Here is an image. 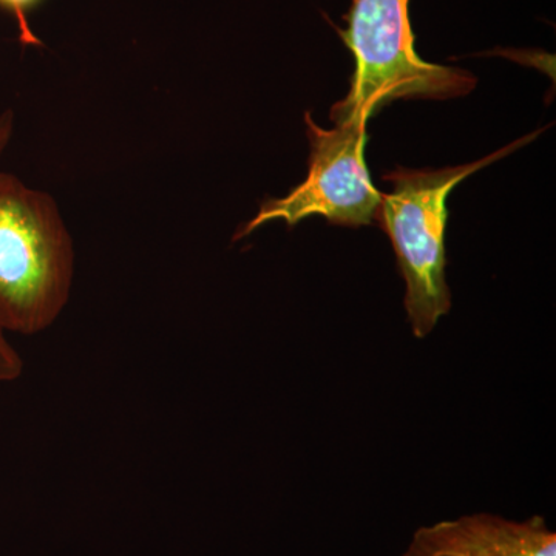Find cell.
Masks as SVG:
<instances>
[{"label":"cell","instance_id":"obj_1","mask_svg":"<svg viewBox=\"0 0 556 556\" xmlns=\"http://www.w3.org/2000/svg\"><path fill=\"white\" fill-rule=\"evenodd\" d=\"M75 278V248L56 201L0 172V327L36 336L56 324Z\"/></svg>","mask_w":556,"mask_h":556},{"label":"cell","instance_id":"obj_2","mask_svg":"<svg viewBox=\"0 0 556 556\" xmlns=\"http://www.w3.org/2000/svg\"><path fill=\"white\" fill-rule=\"evenodd\" d=\"M543 130L475 163L437 170L396 169L383 175L393 190L382 193L375 222L386 230L396 251L399 269L407 283L405 309L416 338H427L439 318L452 308V294L445 280L444 241L450 193L475 172L529 144Z\"/></svg>","mask_w":556,"mask_h":556},{"label":"cell","instance_id":"obj_3","mask_svg":"<svg viewBox=\"0 0 556 556\" xmlns=\"http://www.w3.org/2000/svg\"><path fill=\"white\" fill-rule=\"evenodd\" d=\"M409 0H353L339 36L354 58L345 100L331 119L367 123L397 100H450L466 97L478 79L466 70L431 64L416 53Z\"/></svg>","mask_w":556,"mask_h":556},{"label":"cell","instance_id":"obj_4","mask_svg":"<svg viewBox=\"0 0 556 556\" xmlns=\"http://www.w3.org/2000/svg\"><path fill=\"white\" fill-rule=\"evenodd\" d=\"M311 142L308 177L283 199H270L236 236L243 239L266 223H287L289 228L302 219L320 215L332 225L358 228L375 222L382 192L375 188L367 161V123L343 121L325 130L305 113Z\"/></svg>","mask_w":556,"mask_h":556},{"label":"cell","instance_id":"obj_5","mask_svg":"<svg viewBox=\"0 0 556 556\" xmlns=\"http://www.w3.org/2000/svg\"><path fill=\"white\" fill-rule=\"evenodd\" d=\"M404 556H556V533L541 517L478 514L422 527Z\"/></svg>","mask_w":556,"mask_h":556},{"label":"cell","instance_id":"obj_6","mask_svg":"<svg viewBox=\"0 0 556 556\" xmlns=\"http://www.w3.org/2000/svg\"><path fill=\"white\" fill-rule=\"evenodd\" d=\"M43 0H0V9L9 11L13 14L14 20L17 21V27H20V39L24 46L27 47H40L42 42L38 36L33 33L30 27L31 11L38 9Z\"/></svg>","mask_w":556,"mask_h":556},{"label":"cell","instance_id":"obj_7","mask_svg":"<svg viewBox=\"0 0 556 556\" xmlns=\"http://www.w3.org/2000/svg\"><path fill=\"white\" fill-rule=\"evenodd\" d=\"M22 371H24V362L21 354L7 339L5 329L0 327V383L14 382L21 378Z\"/></svg>","mask_w":556,"mask_h":556},{"label":"cell","instance_id":"obj_8","mask_svg":"<svg viewBox=\"0 0 556 556\" xmlns=\"http://www.w3.org/2000/svg\"><path fill=\"white\" fill-rule=\"evenodd\" d=\"M14 130V115L11 110L0 115V155L9 148Z\"/></svg>","mask_w":556,"mask_h":556}]
</instances>
